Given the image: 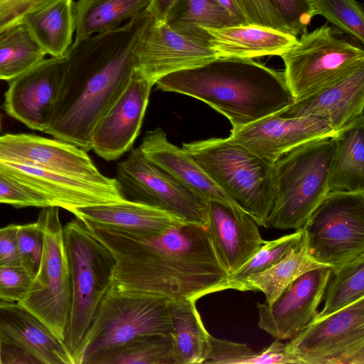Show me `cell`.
<instances>
[{"mask_svg": "<svg viewBox=\"0 0 364 364\" xmlns=\"http://www.w3.org/2000/svg\"><path fill=\"white\" fill-rule=\"evenodd\" d=\"M82 223L112 255L116 286L194 301L225 290L228 273L205 225L183 223L139 234Z\"/></svg>", "mask_w": 364, "mask_h": 364, "instance_id": "6da1fadb", "label": "cell"}, {"mask_svg": "<svg viewBox=\"0 0 364 364\" xmlns=\"http://www.w3.org/2000/svg\"><path fill=\"white\" fill-rule=\"evenodd\" d=\"M153 21L145 10L115 29L71 44L46 133L91 150L93 129L127 87L135 70V48Z\"/></svg>", "mask_w": 364, "mask_h": 364, "instance_id": "7a4b0ae2", "label": "cell"}, {"mask_svg": "<svg viewBox=\"0 0 364 364\" xmlns=\"http://www.w3.org/2000/svg\"><path fill=\"white\" fill-rule=\"evenodd\" d=\"M155 85L206 103L229 119L232 129L277 114L295 102L284 72L253 59L218 58L167 75Z\"/></svg>", "mask_w": 364, "mask_h": 364, "instance_id": "3957f363", "label": "cell"}, {"mask_svg": "<svg viewBox=\"0 0 364 364\" xmlns=\"http://www.w3.org/2000/svg\"><path fill=\"white\" fill-rule=\"evenodd\" d=\"M181 147L258 225L267 228L275 198L272 164L228 138L183 143Z\"/></svg>", "mask_w": 364, "mask_h": 364, "instance_id": "277c9868", "label": "cell"}, {"mask_svg": "<svg viewBox=\"0 0 364 364\" xmlns=\"http://www.w3.org/2000/svg\"><path fill=\"white\" fill-rule=\"evenodd\" d=\"M334 136L302 144L272 164L275 198L267 220V227L296 230L302 228L328 193Z\"/></svg>", "mask_w": 364, "mask_h": 364, "instance_id": "5b68a950", "label": "cell"}, {"mask_svg": "<svg viewBox=\"0 0 364 364\" xmlns=\"http://www.w3.org/2000/svg\"><path fill=\"white\" fill-rule=\"evenodd\" d=\"M63 237L71 283L70 314L63 344L73 364H80L83 339L101 301L113 284L114 260L77 218L63 227Z\"/></svg>", "mask_w": 364, "mask_h": 364, "instance_id": "8992f818", "label": "cell"}, {"mask_svg": "<svg viewBox=\"0 0 364 364\" xmlns=\"http://www.w3.org/2000/svg\"><path fill=\"white\" fill-rule=\"evenodd\" d=\"M170 299L112 284L83 339L80 364L102 350L147 335H169Z\"/></svg>", "mask_w": 364, "mask_h": 364, "instance_id": "52a82bcc", "label": "cell"}, {"mask_svg": "<svg viewBox=\"0 0 364 364\" xmlns=\"http://www.w3.org/2000/svg\"><path fill=\"white\" fill-rule=\"evenodd\" d=\"M287 84L295 101L341 80L364 65V50L327 24L304 32L280 55Z\"/></svg>", "mask_w": 364, "mask_h": 364, "instance_id": "ba28073f", "label": "cell"}, {"mask_svg": "<svg viewBox=\"0 0 364 364\" xmlns=\"http://www.w3.org/2000/svg\"><path fill=\"white\" fill-rule=\"evenodd\" d=\"M301 229L310 257L332 270L364 257V191L328 192Z\"/></svg>", "mask_w": 364, "mask_h": 364, "instance_id": "9c48e42d", "label": "cell"}, {"mask_svg": "<svg viewBox=\"0 0 364 364\" xmlns=\"http://www.w3.org/2000/svg\"><path fill=\"white\" fill-rule=\"evenodd\" d=\"M45 245L39 270L19 304L43 321L63 343L71 306L69 264L57 206L43 208Z\"/></svg>", "mask_w": 364, "mask_h": 364, "instance_id": "30bf717a", "label": "cell"}, {"mask_svg": "<svg viewBox=\"0 0 364 364\" xmlns=\"http://www.w3.org/2000/svg\"><path fill=\"white\" fill-rule=\"evenodd\" d=\"M124 196L167 211L186 223L207 226L208 201L150 161L138 148L117 165Z\"/></svg>", "mask_w": 364, "mask_h": 364, "instance_id": "8fae6325", "label": "cell"}, {"mask_svg": "<svg viewBox=\"0 0 364 364\" xmlns=\"http://www.w3.org/2000/svg\"><path fill=\"white\" fill-rule=\"evenodd\" d=\"M287 348L299 364H364V298L314 320Z\"/></svg>", "mask_w": 364, "mask_h": 364, "instance_id": "7c38bea8", "label": "cell"}, {"mask_svg": "<svg viewBox=\"0 0 364 364\" xmlns=\"http://www.w3.org/2000/svg\"><path fill=\"white\" fill-rule=\"evenodd\" d=\"M209 35L195 36L168 24L153 23L145 30L135 48V69L153 86L163 77L191 69L217 59Z\"/></svg>", "mask_w": 364, "mask_h": 364, "instance_id": "4fadbf2b", "label": "cell"}, {"mask_svg": "<svg viewBox=\"0 0 364 364\" xmlns=\"http://www.w3.org/2000/svg\"><path fill=\"white\" fill-rule=\"evenodd\" d=\"M73 364L63 343L19 303L0 301V364Z\"/></svg>", "mask_w": 364, "mask_h": 364, "instance_id": "5bb4252c", "label": "cell"}, {"mask_svg": "<svg viewBox=\"0 0 364 364\" xmlns=\"http://www.w3.org/2000/svg\"><path fill=\"white\" fill-rule=\"evenodd\" d=\"M0 160L26 164L100 185L119 183L116 178L101 173L86 151L57 139L29 134L1 135Z\"/></svg>", "mask_w": 364, "mask_h": 364, "instance_id": "9a60e30c", "label": "cell"}, {"mask_svg": "<svg viewBox=\"0 0 364 364\" xmlns=\"http://www.w3.org/2000/svg\"><path fill=\"white\" fill-rule=\"evenodd\" d=\"M331 276L329 267L311 269L290 283L272 304L258 302V327L277 340L294 338L316 316Z\"/></svg>", "mask_w": 364, "mask_h": 364, "instance_id": "2e32d148", "label": "cell"}, {"mask_svg": "<svg viewBox=\"0 0 364 364\" xmlns=\"http://www.w3.org/2000/svg\"><path fill=\"white\" fill-rule=\"evenodd\" d=\"M66 57L44 58L9 81L3 108L33 130L46 132L50 122L66 68Z\"/></svg>", "mask_w": 364, "mask_h": 364, "instance_id": "e0dca14e", "label": "cell"}, {"mask_svg": "<svg viewBox=\"0 0 364 364\" xmlns=\"http://www.w3.org/2000/svg\"><path fill=\"white\" fill-rule=\"evenodd\" d=\"M338 133L328 120L321 117H282L274 114L232 129L228 138L273 164L296 147L321 138L334 136Z\"/></svg>", "mask_w": 364, "mask_h": 364, "instance_id": "ac0fdd59", "label": "cell"}, {"mask_svg": "<svg viewBox=\"0 0 364 364\" xmlns=\"http://www.w3.org/2000/svg\"><path fill=\"white\" fill-rule=\"evenodd\" d=\"M153 85L135 69L127 87L95 127L91 150L107 161L129 151L138 136Z\"/></svg>", "mask_w": 364, "mask_h": 364, "instance_id": "d6986e66", "label": "cell"}, {"mask_svg": "<svg viewBox=\"0 0 364 364\" xmlns=\"http://www.w3.org/2000/svg\"><path fill=\"white\" fill-rule=\"evenodd\" d=\"M364 65L318 92L295 101L277 115L282 117H318L337 133L364 118Z\"/></svg>", "mask_w": 364, "mask_h": 364, "instance_id": "ffe728a7", "label": "cell"}, {"mask_svg": "<svg viewBox=\"0 0 364 364\" xmlns=\"http://www.w3.org/2000/svg\"><path fill=\"white\" fill-rule=\"evenodd\" d=\"M207 227L228 275L245 264L265 241L249 214L218 201H208Z\"/></svg>", "mask_w": 364, "mask_h": 364, "instance_id": "44dd1931", "label": "cell"}, {"mask_svg": "<svg viewBox=\"0 0 364 364\" xmlns=\"http://www.w3.org/2000/svg\"><path fill=\"white\" fill-rule=\"evenodd\" d=\"M139 149L150 161L208 201L240 208L182 147L168 140L161 128L146 132Z\"/></svg>", "mask_w": 364, "mask_h": 364, "instance_id": "7402d4cb", "label": "cell"}, {"mask_svg": "<svg viewBox=\"0 0 364 364\" xmlns=\"http://www.w3.org/2000/svg\"><path fill=\"white\" fill-rule=\"evenodd\" d=\"M203 28L209 35V42L218 58L280 56L298 41L297 36L291 33L254 24Z\"/></svg>", "mask_w": 364, "mask_h": 364, "instance_id": "603a6c76", "label": "cell"}, {"mask_svg": "<svg viewBox=\"0 0 364 364\" xmlns=\"http://www.w3.org/2000/svg\"><path fill=\"white\" fill-rule=\"evenodd\" d=\"M73 215L82 222L139 234H154L186 223L156 207L127 198L77 208Z\"/></svg>", "mask_w": 364, "mask_h": 364, "instance_id": "cb8c5ba5", "label": "cell"}, {"mask_svg": "<svg viewBox=\"0 0 364 364\" xmlns=\"http://www.w3.org/2000/svg\"><path fill=\"white\" fill-rule=\"evenodd\" d=\"M334 139L328 192L364 191V118L339 132Z\"/></svg>", "mask_w": 364, "mask_h": 364, "instance_id": "d4e9b609", "label": "cell"}, {"mask_svg": "<svg viewBox=\"0 0 364 364\" xmlns=\"http://www.w3.org/2000/svg\"><path fill=\"white\" fill-rule=\"evenodd\" d=\"M73 0H51L23 21L30 32L51 57H62L73 43L75 32Z\"/></svg>", "mask_w": 364, "mask_h": 364, "instance_id": "484cf974", "label": "cell"}, {"mask_svg": "<svg viewBox=\"0 0 364 364\" xmlns=\"http://www.w3.org/2000/svg\"><path fill=\"white\" fill-rule=\"evenodd\" d=\"M196 301L170 299L169 316L176 364L203 363L210 334L196 309Z\"/></svg>", "mask_w": 364, "mask_h": 364, "instance_id": "4316f807", "label": "cell"}, {"mask_svg": "<svg viewBox=\"0 0 364 364\" xmlns=\"http://www.w3.org/2000/svg\"><path fill=\"white\" fill-rule=\"evenodd\" d=\"M151 0H77L74 4L75 41L119 27L147 10Z\"/></svg>", "mask_w": 364, "mask_h": 364, "instance_id": "83f0119b", "label": "cell"}, {"mask_svg": "<svg viewBox=\"0 0 364 364\" xmlns=\"http://www.w3.org/2000/svg\"><path fill=\"white\" fill-rule=\"evenodd\" d=\"M84 364H176L171 335H147L98 352Z\"/></svg>", "mask_w": 364, "mask_h": 364, "instance_id": "f1b7e54d", "label": "cell"}, {"mask_svg": "<svg viewBox=\"0 0 364 364\" xmlns=\"http://www.w3.org/2000/svg\"><path fill=\"white\" fill-rule=\"evenodd\" d=\"M322 267L327 266L313 259L303 245L299 250L291 251L269 268L250 276L242 291H260L265 295V302L270 304L299 276Z\"/></svg>", "mask_w": 364, "mask_h": 364, "instance_id": "f546056e", "label": "cell"}, {"mask_svg": "<svg viewBox=\"0 0 364 364\" xmlns=\"http://www.w3.org/2000/svg\"><path fill=\"white\" fill-rule=\"evenodd\" d=\"M46 55L23 23L1 33L0 80L9 82L16 78Z\"/></svg>", "mask_w": 364, "mask_h": 364, "instance_id": "4dcf8cb0", "label": "cell"}, {"mask_svg": "<svg viewBox=\"0 0 364 364\" xmlns=\"http://www.w3.org/2000/svg\"><path fill=\"white\" fill-rule=\"evenodd\" d=\"M165 23L177 31L195 36L202 35L203 28L240 25L216 0H176Z\"/></svg>", "mask_w": 364, "mask_h": 364, "instance_id": "1f68e13d", "label": "cell"}, {"mask_svg": "<svg viewBox=\"0 0 364 364\" xmlns=\"http://www.w3.org/2000/svg\"><path fill=\"white\" fill-rule=\"evenodd\" d=\"M203 363H298L289 353L287 343L276 340L259 351L246 344L216 338L211 335Z\"/></svg>", "mask_w": 364, "mask_h": 364, "instance_id": "d6a6232c", "label": "cell"}, {"mask_svg": "<svg viewBox=\"0 0 364 364\" xmlns=\"http://www.w3.org/2000/svg\"><path fill=\"white\" fill-rule=\"evenodd\" d=\"M334 277L325 291V305L315 319L341 310L364 298V257L332 270Z\"/></svg>", "mask_w": 364, "mask_h": 364, "instance_id": "836d02e7", "label": "cell"}, {"mask_svg": "<svg viewBox=\"0 0 364 364\" xmlns=\"http://www.w3.org/2000/svg\"><path fill=\"white\" fill-rule=\"evenodd\" d=\"M303 245L304 233L301 229L273 240H265L245 264L227 277L225 289L242 291L245 282L250 276L269 268L291 251L299 250Z\"/></svg>", "mask_w": 364, "mask_h": 364, "instance_id": "e575fe53", "label": "cell"}, {"mask_svg": "<svg viewBox=\"0 0 364 364\" xmlns=\"http://www.w3.org/2000/svg\"><path fill=\"white\" fill-rule=\"evenodd\" d=\"M315 14L328 21L362 45L364 43V14L355 0H314Z\"/></svg>", "mask_w": 364, "mask_h": 364, "instance_id": "d590c367", "label": "cell"}, {"mask_svg": "<svg viewBox=\"0 0 364 364\" xmlns=\"http://www.w3.org/2000/svg\"><path fill=\"white\" fill-rule=\"evenodd\" d=\"M45 213L42 210L36 222L18 225L17 238L21 264L34 278L41 263L45 245Z\"/></svg>", "mask_w": 364, "mask_h": 364, "instance_id": "8d00e7d4", "label": "cell"}, {"mask_svg": "<svg viewBox=\"0 0 364 364\" xmlns=\"http://www.w3.org/2000/svg\"><path fill=\"white\" fill-rule=\"evenodd\" d=\"M291 34L297 36L316 16L314 0H268Z\"/></svg>", "mask_w": 364, "mask_h": 364, "instance_id": "74e56055", "label": "cell"}, {"mask_svg": "<svg viewBox=\"0 0 364 364\" xmlns=\"http://www.w3.org/2000/svg\"><path fill=\"white\" fill-rule=\"evenodd\" d=\"M0 203L16 208L53 206L52 203L37 191L0 173Z\"/></svg>", "mask_w": 364, "mask_h": 364, "instance_id": "f35d334b", "label": "cell"}, {"mask_svg": "<svg viewBox=\"0 0 364 364\" xmlns=\"http://www.w3.org/2000/svg\"><path fill=\"white\" fill-rule=\"evenodd\" d=\"M33 279L21 265H0V300L21 302L28 294Z\"/></svg>", "mask_w": 364, "mask_h": 364, "instance_id": "ab89813d", "label": "cell"}, {"mask_svg": "<svg viewBox=\"0 0 364 364\" xmlns=\"http://www.w3.org/2000/svg\"><path fill=\"white\" fill-rule=\"evenodd\" d=\"M235 1L244 12L249 24L270 27L291 33L268 0Z\"/></svg>", "mask_w": 364, "mask_h": 364, "instance_id": "60d3db41", "label": "cell"}, {"mask_svg": "<svg viewBox=\"0 0 364 364\" xmlns=\"http://www.w3.org/2000/svg\"><path fill=\"white\" fill-rule=\"evenodd\" d=\"M51 0H0V33L23 23L26 17Z\"/></svg>", "mask_w": 364, "mask_h": 364, "instance_id": "b9f144b4", "label": "cell"}, {"mask_svg": "<svg viewBox=\"0 0 364 364\" xmlns=\"http://www.w3.org/2000/svg\"><path fill=\"white\" fill-rule=\"evenodd\" d=\"M17 231L18 225L14 224L0 228V265H21Z\"/></svg>", "mask_w": 364, "mask_h": 364, "instance_id": "7bdbcfd3", "label": "cell"}, {"mask_svg": "<svg viewBox=\"0 0 364 364\" xmlns=\"http://www.w3.org/2000/svg\"><path fill=\"white\" fill-rule=\"evenodd\" d=\"M176 0H151L147 11L154 19V23H165L166 17Z\"/></svg>", "mask_w": 364, "mask_h": 364, "instance_id": "ee69618b", "label": "cell"}, {"mask_svg": "<svg viewBox=\"0 0 364 364\" xmlns=\"http://www.w3.org/2000/svg\"><path fill=\"white\" fill-rule=\"evenodd\" d=\"M240 25L249 24L247 18L235 0H216Z\"/></svg>", "mask_w": 364, "mask_h": 364, "instance_id": "f6af8a7d", "label": "cell"}, {"mask_svg": "<svg viewBox=\"0 0 364 364\" xmlns=\"http://www.w3.org/2000/svg\"><path fill=\"white\" fill-rule=\"evenodd\" d=\"M1 129V117H0V131Z\"/></svg>", "mask_w": 364, "mask_h": 364, "instance_id": "bcb514c9", "label": "cell"}]
</instances>
